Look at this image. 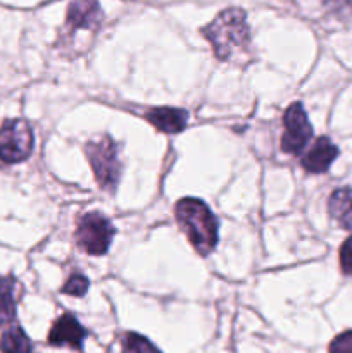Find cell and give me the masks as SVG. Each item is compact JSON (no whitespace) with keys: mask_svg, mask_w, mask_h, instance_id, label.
<instances>
[{"mask_svg":"<svg viewBox=\"0 0 352 353\" xmlns=\"http://www.w3.org/2000/svg\"><path fill=\"white\" fill-rule=\"evenodd\" d=\"M145 119L161 133L176 134L186 128L188 112L178 107H154L145 112Z\"/></svg>","mask_w":352,"mask_h":353,"instance_id":"cell-10","label":"cell"},{"mask_svg":"<svg viewBox=\"0 0 352 353\" xmlns=\"http://www.w3.org/2000/svg\"><path fill=\"white\" fill-rule=\"evenodd\" d=\"M340 268L344 274L352 276V236L347 238L340 247Z\"/></svg>","mask_w":352,"mask_h":353,"instance_id":"cell-17","label":"cell"},{"mask_svg":"<svg viewBox=\"0 0 352 353\" xmlns=\"http://www.w3.org/2000/svg\"><path fill=\"white\" fill-rule=\"evenodd\" d=\"M0 352L2 353H31L33 345L28 334L24 333L23 327L12 326L3 331L0 338Z\"/></svg>","mask_w":352,"mask_h":353,"instance_id":"cell-13","label":"cell"},{"mask_svg":"<svg viewBox=\"0 0 352 353\" xmlns=\"http://www.w3.org/2000/svg\"><path fill=\"white\" fill-rule=\"evenodd\" d=\"M338 157V147L328 137L316 138L309 150L300 159V165L311 174H323Z\"/></svg>","mask_w":352,"mask_h":353,"instance_id":"cell-9","label":"cell"},{"mask_svg":"<svg viewBox=\"0 0 352 353\" xmlns=\"http://www.w3.org/2000/svg\"><path fill=\"white\" fill-rule=\"evenodd\" d=\"M104 19L102 9H100L99 0H71L68 7V16H66V26L69 34L78 30L97 31Z\"/></svg>","mask_w":352,"mask_h":353,"instance_id":"cell-7","label":"cell"},{"mask_svg":"<svg viewBox=\"0 0 352 353\" xmlns=\"http://www.w3.org/2000/svg\"><path fill=\"white\" fill-rule=\"evenodd\" d=\"M85 154L100 188L109 193L116 192L123 164L119 161V148L113 138L106 134L97 141L90 140L85 147Z\"/></svg>","mask_w":352,"mask_h":353,"instance_id":"cell-3","label":"cell"},{"mask_svg":"<svg viewBox=\"0 0 352 353\" xmlns=\"http://www.w3.org/2000/svg\"><path fill=\"white\" fill-rule=\"evenodd\" d=\"M116 228L100 212H88L79 217L75 231V241L88 255H106L110 247Z\"/></svg>","mask_w":352,"mask_h":353,"instance_id":"cell-4","label":"cell"},{"mask_svg":"<svg viewBox=\"0 0 352 353\" xmlns=\"http://www.w3.org/2000/svg\"><path fill=\"white\" fill-rule=\"evenodd\" d=\"M33 131L24 119H9L0 128V162L19 164L33 152Z\"/></svg>","mask_w":352,"mask_h":353,"instance_id":"cell-5","label":"cell"},{"mask_svg":"<svg viewBox=\"0 0 352 353\" xmlns=\"http://www.w3.org/2000/svg\"><path fill=\"white\" fill-rule=\"evenodd\" d=\"M202 34L213 45L219 61H235L251 52V31L247 14L238 7H230L214 17L213 23L202 28Z\"/></svg>","mask_w":352,"mask_h":353,"instance_id":"cell-1","label":"cell"},{"mask_svg":"<svg viewBox=\"0 0 352 353\" xmlns=\"http://www.w3.org/2000/svg\"><path fill=\"white\" fill-rule=\"evenodd\" d=\"M88 286L90 281L85 274H81V272H72L68 278V281L64 283V286L61 288V292L64 293V295L83 296L88 292Z\"/></svg>","mask_w":352,"mask_h":353,"instance_id":"cell-15","label":"cell"},{"mask_svg":"<svg viewBox=\"0 0 352 353\" xmlns=\"http://www.w3.org/2000/svg\"><path fill=\"white\" fill-rule=\"evenodd\" d=\"M16 288L12 276H0V326H7L16 319Z\"/></svg>","mask_w":352,"mask_h":353,"instance_id":"cell-12","label":"cell"},{"mask_svg":"<svg viewBox=\"0 0 352 353\" xmlns=\"http://www.w3.org/2000/svg\"><path fill=\"white\" fill-rule=\"evenodd\" d=\"M328 212L345 231H352V188L335 190L328 200Z\"/></svg>","mask_w":352,"mask_h":353,"instance_id":"cell-11","label":"cell"},{"mask_svg":"<svg viewBox=\"0 0 352 353\" xmlns=\"http://www.w3.org/2000/svg\"><path fill=\"white\" fill-rule=\"evenodd\" d=\"M283 128L285 133L282 137V150L290 155H300L307 143L313 138L314 130L311 126L304 105L300 102H293L283 114Z\"/></svg>","mask_w":352,"mask_h":353,"instance_id":"cell-6","label":"cell"},{"mask_svg":"<svg viewBox=\"0 0 352 353\" xmlns=\"http://www.w3.org/2000/svg\"><path fill=\"white\" fill-rule=\"evenodd\" d=\"M330 353H352V331L338 334L330 343Z\"/></svg>","mask_w":352,"mask_h":353,"instance_id":"cell-16","label":"cell"},{"mask_svg":"<svg viewBox=\"0 0 352 353\" xmlns=\"http://www.w3.org/2000/svg\"><path fill=\"white\" fill-rule=\"evenodd\" d=\"M86 336H88V331L79 324V321L72 314L66 312L52 324L50 333H48V345L83 350V341Z\"/></svg>","mask_w":352,"mask_h":353,"instance_id":"cell-8","label":"cell"},{"mask_svg":"<svg viewBox=\"0 0 352 353\" xmlns=\"http://www.w3.org/2000/svg\"><path fill=\"white\" fill-rule=\"evenodd\" d=\"M176 223L186 234L195 252L202 257L213 254L219 241V221L207 203L199 199H182L175 205Z\"/></svg>","mask_w":352,"mask_h":353,"instance_id":"cell-2","label":"cell"},{"mask_svg":"<svg viewBox=\"0 0 352 353\" xmlns=\"http://www.w3.org/2000/svg\"><path fill=\"white\" fill-rule=\"evenodd\" d=\"M123 353H161L157 347L138 333H126L121 340Z\"/></svg>","mask_w":352,"mask_h":353,"instance_id":"cell-14","label":"cell"}]
</instances>
